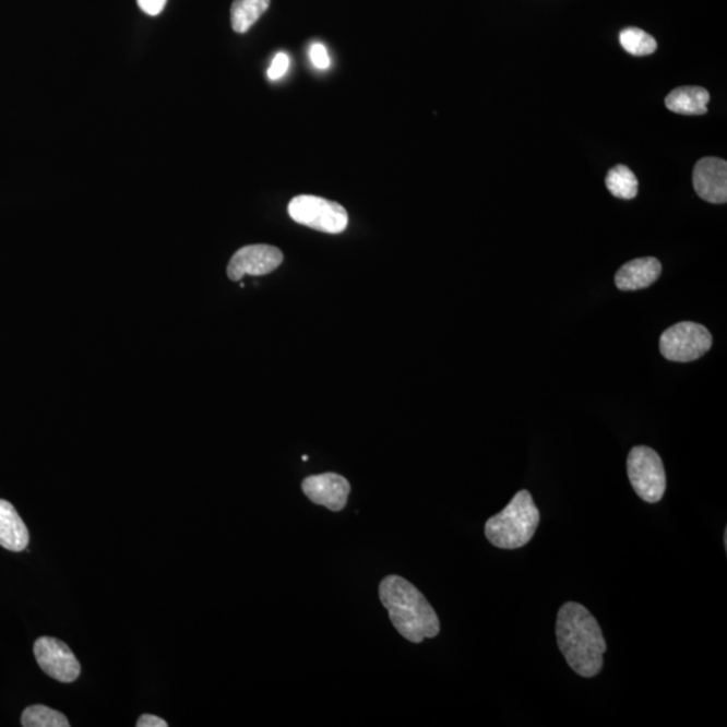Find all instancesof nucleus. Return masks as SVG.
Instances as JSON below:
<instances>
[{"label": "nucleus", "mask_w": 727, "mask_h": 727, "mask_svg": "<svg viewBox=\"0 0 727 727\" xmlns=\"http://www.w3.org/2000/svg\"><path fill=\"white\" fill-rule=\"evenodd\" d=\"M556 633L559 651L575 674L594 678L601 672L608 646L596 617L584 605L565 603L558 611Z\"/></svg>", "instance_id": "1"}, {"label": "nucleus", "mask_w": 727, "mask_h": 727, "mask_svg": "<svg viewBox=\"0 0 727 727\" xmlns=\"http://www.w3.org/2000/svg\"><path fill=\"white\" fill-rule=\"evenodd\" d=\"M379 593L392 624L408 642L420 644L440 634L441 622L434 608L412 582L389 575L380 584Z\"/></svg>", "instance_id": "2"}, {"label": "nucleus", "mask_w": 727, "mask_h": 727, "mask_svg": "<svg viewBox=\"0 0 727 727\" xmlns=\"http://www.w3.org/2000/svg\"><path fill=\"white\" fill-rule=\"evenodd\" d=\"M540 523V512L528 490H521L503 511L485 523V536L501 550H517L533 540Z\"/></svg>", "instance_id": "3"}, {"label": "nucleus", "mask_w": 727, "mask_h": 727, "mask_svg": "<svg viewBox=\"0 0 727 727\" xmlns=\"http://www.w3.org/2000/svg\"><path fill=\"white\" fill-rule=\"evenodd\" d=\"M627 469L634 492L645 503L656 504L667 489L665 465L654 449L636 446L628 455Z\"/></svg>", "instance_id": "4"}, {"label": "nucleus", "mask_w": 727, "mask_h": 727, "mask_svg": "<svg viewBox=\"0 0 727 727\" xmlns=\"http://www.w3.org/2000/svg\"><path fill=\"white\" fill-rule=\"evenodd\" d=\"M287 210L294 222L320 233L337 235L348 227V213L338 202L315 195H298Z\"/></svg>", "instance_id": "5"}, {"label": "nucleus", "mask_w": 727, "mask_h": 727, "mask_svg": "<svg viewBox=\"0 0 727 727\" xmlns=\"http://www.w3.org/2000/svg\"><path fill=\"white\" fill-rule=\"evenodd\" d=\"M713 345L712 333L695 322H680L660 337V351L669 361L690 362L705 356Z\"/></svg>", "instance_id": "6"}, {"label": "nucleus", "mask_w": 727, "mask_h": 727, "mask_svg": "<svg viewBox=\"0 0 727 727\" xmlns=\"http://www.w3.org/2000/svg\"><path fill=\"white\" fill-rule=\"evenodd\" d=\"M38 666L50 678L72 683L80 677L81 666L69 646L59 639L44 636L34 644Z\"/></svg>", "instance_id": "7"}, {"label": "nucleus", "mask_w": 727, "mask_h": 727, "mask_svg": "<svg viewBox=\"0 0 727 727\" xmlns=\"http://www.w3.org/2000/svg\"><path fill=\"white\" fill-rule=\"evenodd\" d=\"M283 262L279 248L267 245L242 247L228 264L230 281H241L246 275L261 276L273 273Z\"/></svg>", "instance_id": "8"}, {"label": "nucleus", "mask_w": 727, "mask_h": 727, "mask_svg": "<svg viewBox=\"0 0 727 727\" xmlns=\"http://www.w3.org/2000/svg\"><path fill=\"white\" fill-rule=\"evenodd\" d=\"M302 489L310 501L333 512L344 510L350 493L348 480L336 473H323L305 478Z\"/></svg>", "instance_id": "9"}, {"label": "nucleus", "mask_w": 727, "mask_h": 727, "mask_svg": "<svg viewBox=\"0 0 727 727\" xmlns=\"http://www.w3.org/2000/svg\"><path fill=\"white\" fill-rule=\"evenodd\" d=\"M692 183L698 195L712 204H726L727 164L725 159L702 158L692 172Z\"/></svg>", "instance_id": "10"}, {"label": "nucleus", "mask_w": 727, "mask_h": 727, "mask_svg": "<svg viewBox=\"0 0 727 727\" xmlns=\"http://www.w3.org/2000/svg\"><path fill=\"white\" fill-rule=\"evenodd\" d=\"M662 263L656 258H640L628 262L617 271L615 282L621 291H636L649 287L659 279Z\"/></svg>", "instance_id": "11"}, {"label": "nucleus", "mask_w": 727, "mask_h": 727, "mask_svg": "<svg viewBox=\"0 0 727 727\" xmlns=\"http://www.w3.org/2000/svg\"><path fill=\"white\" fill-rule=\"evenodd\" d=\"M31 535L20 513L8 500L0 499V546L5 550H26Z\"/></svg>", "instance_id": "12"}, {"label": "nucleus", "mask_w": 727, "mask_h": 727, "mask_svg": "<svg viewBox=\"0 0 727 727\" xmlns=\"http://www.w3.org/2000/svg\"><path fill=\"white\" fill-rule=\"evenodd\" d=\"M710 94L701 86H680L666 97L669 111L679 115H705Z\"/></svg>", "instance_id": "13"}, {"label": "nucleus", "mask_w": 727, "mask_h": 727, "mask_svg": "<svg viewBox=\"0 0 727 727\" xmlns=\"http://www.w3.org/2000/svg\"><path fill=\"white\" fill-rule=\"evenodd\" d=\"M271 0H235L230 23L236 33H247L270 8Z\"/></svg>", "instance_id": "14"}, {"label": "nucleus", "mask_w": 727, "mask_h": 727, "mask_svg": "<svg viewBox=\"0 0 727 727\" xmlns=\"http://www.w3.org/2000/svg\"><path fill=\"white\" fill-rule=\"evenodd\" d=\"M606 188L617 199L633 200L639 193V181L634 172L624 165L611 167L606 176Z\"/></svg>", "instance_id": "15"}, {"label": "nucleus", "mask_w": 727, "mask_h": 727, "mask_svg": "<svg viewBox=\"0 0 727 727\" xmlns=\"http://www.w3.org/2000/svg\"><path fill=\"white\" fill-rule=\"evenodd\" d=\"M620 44L629 55L643 57L655 53L656 39L637 27H627L620 33Z\"/></svg>", "instance_id": "16"}, {"label": "nucleus", "mask_w": 727, "mask_h": 727, "mask_svg": "<svg viewBox=\"0 0 727 727\" xmlns=\"http://www.w3.org/2000/svg\"><path fill=\"white\" fill-rule=\"evenodd\" d=\"M22 726L25 727H69L68 718L57 710L43 705L31 706L22 714Z\"/></svg>", "instance_id": "17"}, {"label": "nucleus", "mask_w": 727, "mask_h": 727, "mask_svg": "<svg viewBox=\"0 0 727 727\" xmlns=\"http://www.w3.org/2000/svg\"><path fill=\"white\" fill-rule=\"evenodd\" d=\"M288 67H290V59H288V56L285 53L276 55L269 69V79L273 81L282 79L285 76Z\"/></svg>", "instance_id": "18"}, {"label": "nucleus", "mask_w": 727, "mask_h": 727, "mask_svg": "<svg viewBox=\"0 0 727 727\" xmlns=\"http://www.w3.org/2000/svg\"><path fill=\"white\" fill-rule=\"evenodd\" d=\"M310 60L313 65L319 69H327L331 67V59H329L327 50L322 44H314L310 48Z\"/></svg>", "instance_id": "19"}, {"label": "nucleus", "mask_w": 727, "mask_h": 727, "mask_svg": "<svg viewBox=\"0 0 727 727\" xmlns=\"http://www.w3.org/2000/svg\"><path fill=\"white\" fill-rule=\"evenodd\" d=\"M167 0H138L143 13L157 16L164 11Z\"/></svg>", "instance_id": "20"}, {"label": "nucleus", "mask_w": 727, "mask_h": 727, "mask_svg": "<svg viewBox=\"0 0 727 727\" xmlns=\"http://www.w3.org/2000/svg\"><path fill=\"white\" fill-rule=\"evenodd\" d=\"M138 727H167L169 724L165 719L157 717V715L143 714L136 723Z\"/></svg>", "instance_id": "21"}, {"label": "nucleus", "mask_w": 727, "mask_h": 727, "mask_svg": "<svg viewBox=\"0 0 727 727\" xmlns=\"http://www.w3.org/2000/svg\"><path fill=\"white\" fill-rule=\"evenodd\" d=\"M724 544H725V547H726V546H727V529H725V538H724Z\"/></svg>", "instance_id": "22"}]
</instances>
